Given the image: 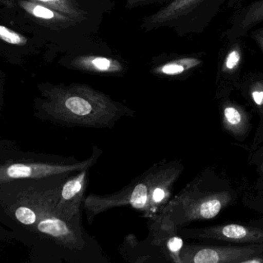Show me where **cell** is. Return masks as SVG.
<instances>
[{"label": "cell", "instance_id": "9", "mask_svg": "<svg viewBox=\"0 0 263 263\" xmlns=\"http://www.w3.org/2000/svg\"><path fill=\"white\" fill-rule=\"evenodd\" d=\"M205 0H173L152 15L143 19L141 28L151 31L165 26H177Z\"/></svg>", "mask_w": 263, "mask_h": 263}, {"label": "cell", "instance_id": "14", "mask_svg": "<svg viewBox=\"0 0 263 263\" xmlns=\"http://www.w3.org/2000/svg\"><path fill=\"white\" fill-rule=\"evenodd\" d=\"M202 63V60L197 57H180L159 65L152 69V73L159 77H180L188 75Z\"/></svg>", "mask_w": 263, "mask_h": 263}, {"label": "cell", "instance_id": "8", "mask_svg": "<svg viewBox=\"0 0 263 263\" xmlns=\"http://www.w3.org/2000/svg\"><path fill=\"white\" fill-rule=\"evenodd\" d=\"M182 238L190 239H213L237 243L263 244V230L239 224H226L203 229H180Z\"/></svg>", "mask_w": 263, "mask_h": 263}, {"label": "cell", "instance_id": "23", "mask_svg": "<svg viewBox=\"0 0 263 263\" xmlns=\"http://www.w3.org/2000/svg\"><path fill=\"white\" fill-rule=\"evenodd\" d=\"M3 94H2V90L1 87H0V107L3 104Z\"/></svg>", "mask_w": 263, "mask_h": 263}, {"label": "cell", "instance_id": "20", "mask_svg": "<svg viewBox=\"0 0 263 263\" xmlns=\"http://www.w3.org/2000/svg\"><path fill=\"white\" fill-rule=\"evenodd\" d=\"M173 0H126V8L133 9L142 6L152 4H167Z\"/></svg>", "mask_w": 263, "mask_h": 263}, {"label": "cell", "instance_id": "16", "mask_svg": "<svg viewBox=\"0 0 263 263\" xmlns=\"http://www.w3.org/2000/svg\"><path fill=\"white\" fill-rule=\"evenodd\" d=\"M44 5L79 22L85 18L86 12L74 0H29Z\"/></svg>", "mask_w": 263, "mask_h": 263}, {"label": "cell", "instance_id": "10", "mask_svg": "<svg viewBox=\"0 0 263 263\" xmlns=\"http://www.w3.org/2000/svg\"><path fill=\"white\" fill-rule=\"evenodd\" d=\"M70 66L77 71L99 75H118L125 71L121 62L100 56H79L71 61Z\"/></svg>", "mask_w": 263, "mask_h": 263}, {"label": "cell", "instance_id": "17", "mask_svg": "<svg viewBox=\"0 0 263 263\" xmlns=\"http://www.w3.org/2000/svg\"><path fill=\"white\" fill-rule=\"evenodd\" d=\"M15 207L14 210V217L17 221L26 226L35 227L38 220V214L35 208L23 202Z\"/></svg>", "mask_w": 263, "mask_h": 263}, {"label": "cell", "instance_id": "7", "mask_svg": "<svg viewBox=\"0 0 263 263\" xmlns=\"http://www.w3.org/2000/svg\"><path fill=\"white\" fill-rule=\"evenodd\" d=\"M89 170L71 174L63 182L53 208V213L67 222H81L80 208L89 184Z\"/></svg>", "mask_w": 263, "mask_h": 263}, {"label": "cell", "instance_id": "3", "mask_svg": "<svg viewBox=\"0 0 263 263\" xmlns=\"http://www.w3.org/2000/svg\"><path fill=\"white\" fill-rule=\"evenodd\" d=\"M232 199L229 191L205 189L203 179L196 177L172 197L157 215L179 231L193 222L214 219Z\"/></svg>", "mask_w": 263, "mask_h": 263}, {"label": "cell", "instance_id": "2", "mask_svg": "<svg viewBox=\"0 0 263 263\" xmlns=\"http://www.w3.org/2000/svg\"><path fill=\"white\" fill-rule=\"evenodd\" d=\"M184 166L180 161H161L112 194H90L83 201V208L89 224L99 215L112 209L129 206L150 219L159 214L173 196L175 185Z\"/></svg>", "mask_w": 263, "mask_h": 263}, {"label": "cell", "instance_id": "4", "mask_svg": "<svg viewBox=\"0 0 263 263\" xmlns=\"http://www.w3.org/2000/svg\"><path fill=\"white\" fill-rule=\"evenodd\" d=\"M102 154V149L93 146L91 155L83 161L70 159L55 161H8L0 164V185L17 180H41L74 174L92 168Z\"/></svg>", "mask_w": 263, "mask_h": 263}, {"label": "cell", "instance_id": "18", "mask_svg": "<svg viewBox=\"0 0 263 263\" xmlns=\"http://www.w3.org/2000/svg\"><path fill=\"white\" fill-rule=\"evenodd\" d=\"M248 94L256 108H263V74L252 76L249 80Z\"/></svg>", "mask_w": 263, "mask_h": 263}, {"label": "cell", "instance_id": "12", "mask_svg": "<svg viewBox=\"0 0 263 263\" xmlns=\"http://www.w3.org/2000/svg\"><path fill=\"white\" fill-rule=\"evenodd\" d=\"M222 120L224 128L233 135L242 136L248 131V116L236 103L227 101L222 104Z\"/></svg>", "mask_w": 263, "mask_h": 263}, {"label": "cell", "instance_id": "5", "mask_svg": "<svg viewBox=\"0 0 263 263\" xmlns=\"http://www.w3.org/2000/svg\"><path fill=\"white\" fill-rule=\"evenodd\" d=\"M263 253V244L246 247H219L184 244L181 263H242L249 258Z\"/></svg>", "mask_w": 263, "mask_h": 263}, {"label": "cell", "instance_id": "13", "mask_svg": "<svg viewBox=\"0 0 263 263\" xmlns=\"http://www.w3.org/2000/svg\"><path fill=\"white\" fill-rule=\"evenodd\" d=\"M261 22H263V0H257L244 8L236 17L231 30L233 38H239Z\"/></svg>", "mask_w": 263, "mask_h": 263}, {"label": "cell", "instance_id": "6", "mask_svg": "<svg viewBox=\"0 0 263 263\" xmlns=\"http://www.w3.org/2000/svg\"><path fill=\"white\" fill-rule=\"evenodd\" d=\"M35 231L71 251H83L86 242L81 222H67L47 210L38 215Z\"/></svg>", "mask_w": 263, "mask_h": 263}, {"label": "cell", "instance_id": "22", "mask_svg": "<svg viewBox=\"0 0 263 263\" xmlns=\"http://www.w3.org/2000/svg\"><path fill=\"white\" fill-rule=\"evenodd\" d=\"M242 263H263V253L249 258L248 259L244 260Z\"/></svg>", "mask_w": 263, "mask_h": 263}, {"label": "cell", "instance_id": "15", "mask_svg": "<svg viewBox=\"0 0 263 263\" xmlns=\"http://www.w3.org/2000/svg\"><path fill=\"white\" fill-rule=\"evenodd\" d=\"M243 62V49L242 43L236 40L230 46L221 65V75L230 78L237 75L240 72Z\"/></svg>", "mask_w": 263, "mask_h": 263}, {"label": "cell", "instance_id": "21", "mask_svg": "<svg viewBox=\"0 0 263 263\" xmlns=\"http://www.w3.org/2000/svg\"><path fill=\"white\" fill-rule=\"evenodd\" d=\"M253 40L257 43L263 54V28L256 29L251 34Z\"/></svg>", "mask_w": 263, "mask_h": 263}, {"label": "cell", "instance_id": "11", "mask_svg": "<svg viewBox=\"0 0 263 263\" xmlns=\"http://www.w3.org/2000/svg\"><path fill=\"white\" fill-rule=\"evenodd\" d=\"M18 5L25 12L35 20H40L54 27L66 28L77 23L71 17L40 3L29 0H20Z\"/></svg>", "mask_w": 263, "mask_h": 263}, {"label": "cell", "instance_id": "19", "mask_svg": "<svg viewBox=\"0 0 263 263\" xmlns=\"http://www.w3.org/2000/svg\"><path fill=\"white\" fill-rule=\"evenodd\" d=\"M0 40L15 46H24L27 43L26 37L3 25H0Z\"/></svg>", "mask_w": 263, "mask_h": 263}, {"label": "cell", "instance_id": "1", "mask_svg": "<svg viewBox=\"0 0 263 263\" xmlns=\"http://www.w3.org/2000/svg\"><path fill=\"white\" fill-rule=\"evenodd\" d=\"M35 103V117L68 128L112 129L135 111L89 85H47Z\"/></svg>", "mask_w": 263, "mask_h": 263}]
</instances>
